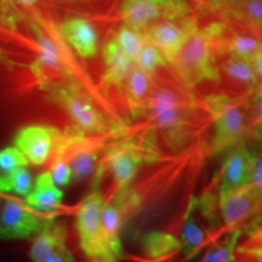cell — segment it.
Wrapping results in <instances>:
<instances>
[{"label":"cell","instance_id":"obj_1","mask_svg":"<svg viewBox=\"0 0 262 262\" xmlns=\"http://www.w3.org/2000/svg\"><path fill=\"white\" fill-rule=\"evenodd\" d=\"M225 31L226 26L220 22L205 27H199L196 22L193 25L185 44L171 63L187 89H193L204 81H216L220 78L215 56L220 54Z\"/></svg>","mask_w":262,"mask_h":262},{"label":"cell","instance_id":"obj_2","mask_svg":"<svg viewBox=\"0 0 262 262\" xmlns=\"http://www.w3.org/2000/svg\"><path fill=\"white\" fill-rule=\"evenodd\" d=\"M39 86L47 100L61 107L73 120L74 126L88 135H103L122 130L119 124L111 122L98 110L89 95L74 81L51 80Z\"/></svg>","mask_w":262,"mask_h":262},{"label":"cell","instance_id":"obj_3","mask_svg":"<svg viewBox=\"0 0 262 262\" xmlns=\"http://www.w3.org/2000/svg\"><path fill=\"white\" fill-rule=\"evenodd\" d=\"M194 106L189 98L168 86L150 90L143 116L165 136L170 146H180L189 135Z\"/></svg>","mask_w":262,"mask_h":262},{"label":"cell","instance_id":"obj_4","mask_svg":"<svg viewBox=\"0 0 262 262\" xmlns=\"http://www.w3.org/2000/svg\"><path fill=\"white\" fill-rule=\"evenodd\" d=\"M205 106L210 112L215 125L212 152H222L235 145L247 127V118L238 98L224 94L210 95L205 98Z\"/></svg>","mask_w":262,"mask_h":262},{"label":"cell","instance_id":"obj_5","mask_svg":"<svg viewBox=\"0 0 262 262\" xmlns=\"http://www.w3.org/2000/svg\"><path fill=\"white\" fill-rule=\"evenodd\" d=\"M55 158L70 165L72 179L79 181L94 175L98 169V143L77 126L67 127L54 148Z\"/></svg>","mask_w":262,"mask_h":262},{"label":"cell","instance_id":"obj_6","mask_svg":"<svg viewBox=\"0 0 262 262\" xmlns=\"http://www.w3.org/2000/svg\"><path fill=\"white\" fill-rule=\"evenodd\" d=\"M191 6L186 0H123L120 6L124 26L141 33L159 18H187Z\"/></svg>","mask_w":262,"mask_h":262},{"label":"cell","instance_id":"obj_7","mask_svg":"<svg viewBox=\"0 0 262 262\" xmlns=\"http://www.w3.org/2000/svg\"><path fill=\"white\" fill-rule=\"evenodd\" d=\"M104 198L95 186L93 192L84 199L77 214V229L79 233L80 247L89 257L114 256L104 239L101 212L104 205ZM118 258V257H117Z\"/></svg>","mask_w":262,"mask_h":262},{"label":"cell","instance_id":"obj_8","mask_svg":"<svg viewBox=\"0 0 262 262\" xmlns=\"http://www.w3.org/2000/svg\"><path fill=\"white\" fill-rule=\"evenodd\" d=\"M140 205V196L129 187L118 189L111 202L104 203L101 212V225L111 253L118 258L123 256L120 231L126 219Z\"/></svg>","mask_w":262,"mask_h":262},{"label":"cell","instance_id":"obj_9","mask_svg":"<svg viewBox=\"0 0 262 262\" xmlns=\"http://www.w3.org/2000/svg\"><path fill=\"white\" fill-rule=\"evenodd\" d=\"M49 217L17 199L10 198L0 214V241L33 237L44 227Z\"/></svg>","mask_w":262,"mask_h":262},{"label":"cell","instance_id":"obj_10","mask_svg":"<svg viewBox=\"0 0 262 262\" xmlns=\"http://www.w3.org/2000/svg\"><path fill=\"white\" fill-rule=\"evenodd\" d=\"M61 131L54 126L28 125L15 137V147L24 153L28 163L42 165L54 152Z\"/></svg>","mask_w":262,"mask_h":262},{"label":"cell","instance_id":"obj_11","mask_svg":"<svg viewBox=\"0 0 262 262\" xmlns=\"http://www.w3.org/2000/svg\"><path fill=\"white\" fill-rule=\"evenodd\" d=\"M152 156H155L152 150H142L136 146L125 143L113 147L101 164L104 169L111 170L118 189H122L129 187L142 163L146 159H152Z\"/></svg>","mask_w":262,"mask_h":262},{"label":"cell","instance_id":"obj_12","mask_svg":"<svg viewBox=\"0 0 262 262\" xmlns=\"http://www.w3.org/2000/svg\"><path fill=\"white\" fill-rule=\"evenodd\" d=\"M195 22L196 18L194 17L185 18L182 26L173 24L171 21L159 22L149 26L142 34L146 41L155 45L162 52L166 63L171 64Z\"/></svg>","mask_w":262,"mask_h":262},{"label":"cell","instance_id":"obj_13","mask_svg":"<svg viewBox=\"0 0 262 262\" xmlns=\"http://www.w3.org/2000/svg\"><path fill=\"white\" fill-rule=\"evenodd\" d=\"M32 28L37 39V58L32 63L31 70L40 85L50 81L54 74L63 73L67 67L63 52L56 39L47 34L37 25Z\"/></svg>","mask_w":262,"mask_h":262},{"label":"cell","instance_id":"obj_14","mask_svg":"<svg viewBox=\"0 0 262 262\" xmlns=\"http://www.w3.org/2000/svg\"><path fill=\"white\" fill-rule=\"evenodd\" d=\"M261 189L247 185L220 199L222 219L227 228L232 231L239 229V226L244 225L251 215L256 214L260 206Z\"/></svg>","mask_w":262,"mask_h":262},{"label":"cell","instance_id":"obj_15","mask_svg":"<svg viewBox=\"0 0 262 262\" xmlns=\"http://www.w3.org/2000/svg\"><path fill=\"white\" fill-rule=\"evenodd\" d=\"M253 157L243 142L235 147L225 163L220 188H219V198H224L229 193L249 185Z\"/></svg>","mask_w":262,"mask_h":262},{"label":"cell","instance_id":"obj_16","mask_svg":"<svg viewBox=\"0 0 262 262\" xmlns=\"http://www.w3.org/2000/svg\"><path fill=\"white\" fill-rule=\"evenodd\" d=\"M64 40L80 57L90 58L97 52V34L88 19L73 17L63 22L61 27Z\"/></svg>","mask_w":262,"mask_h":262},{"label":"cell","instance_id":"obj_17","mask_svg":"<svg viewBox=\"0 0 262 262\" xmlns=\"http://www.w3.org/2000/svg\"><path fill=\"white\" fill-rule=\"evenodd\" d=\"M67 229L64 222L57 221L55 217H49L47 224L34 235L31 248V258L33 262H45L49 256L62 245H66Z\"/></svg>","mask_w":262,"mask_h":262},{"label":"cell","instance_id":"obj_18","mask_svg":"<svg viewBox=\"0 0 262 262\" xmlns=\"http://www.w3.org/2000/svg\"><path fill=\"white\" fill-rule=\"evenodd\" d=\"M103 60L106 64V70L102 75L103 88L120 86L125 81L134 61L120 49L114 38L104 44Z\"/></svg>","mask_w":262,"mask_h":262},{"label":"cell","instance_id":"obj_19","mask_svg":"<svg viewBox=\"0 0 262 262\" xmlns=\"http://www.w3.org/2000/svg\"><path fill=\"white\" fill-rule=\"evenodd\" d=\"M63 193L52 181L49 171L41 172L35 180L32 191L26 195V204L33 210L49 212L61 206Z\"/></svg>","mask_w":262,"mask_h":262},{"label":"cell","instance_id":"obj_20","mask_svg":"<svg viewBox=\"0 0 262 262\" xmlns=\"http://www.w3.org/2000/svg\"><path fill=\"white\" fill-rule=\"evenodd\" d=\"M152 90L150 75L140 70L134 63L125 79V93L131 113L134 116H143L148 96Z\"/></svg>","mask_w":262,"mask_h":262},{"label":"cell","instance_id":"obj_21","mask_svg":"<svg viewBox=\"0 0 262 262\" xmlns=\"http://www.w3.org/2000/svg\"><path fill=\"white\" fill-rule=\"evenodd\" d=\"M141 247L147 257L150 260H159L179 249L180 242L165 232H148L141 238Z\"/></svg>","mask_w":262,"mask_h":262},{"label":"cell","instance_id":"obj_22","mask_svg":"<svg viewBox=\"0 0 262 262\" xmlns=\"http://www.w3.org/2000/svg\"><path fill=\"white\" fill-rule=\"evenodd\" d=\"M231 54L243 60L250 61L257 54H261V41L248 34H233L231 38L221 40L220 54Z\"/></svg>","mask_w":262,"mask_h":262},{"label":"cell","instance_id":"obj_23","mask_svg":"<svg viewBox=\"0 0 262 262\" xmlns=\"http://www.w3.org/2000/svg\"><path fill=\"white\" fill-rule=\"evenodd\" d=\"M205 233L201 226L196 224L192 212H188L186 220L183 222L180 248L186 256H192L199 248L204 244Z\"/></svg>","mask_w":262,"mask_h":262},{"label":"cell","instance_id":"obj_24","mask_svg":"<svg viewBox=\"0 0 262 262\" xmlns=\"http://www.w3.org/2000/svg\"><path fill=\"white\" fill-rule=\"evenodd\" d=\"M242 235V229H233L224 241L209 249L201 262H233L235 248Z\"/></svg>","mask_w":262,"mask_h":262},{"label":"cell","instance_id":"obj_25","mask_svg":"<svg viewBox=\"0 0 262 262\" xmlns=\"http://www.w3.org/2000/svg\"><path fill=\"white\" fill-rule=\"evenodd\" d=\"M224 71L229 75V78L234 79L235 81H239L242 84L247 85H256L257 84V75L251 68L249 61L243 60V58L233 56L226 61L224 64Z\"/></svg>","mask_w":262,"mask_h":262},{"label":"cell","instance_id":"obj_26","mask_svg":"<svg viewBox=\"0 0 262 262\" xmlns=\"http://www.w3.org/2000/svg\"><path fill=\"white\" fill-rule=\"evenodd\" d=\"M140 70H142L145 73L152 75L155 74L160 66L166 64V61L158 49L155 45L149 44L145 40V44L142 45L141 50L134 62Z\"/></svg>","mask_w":262,"mask_h":262},{"label":"cell","instance_id":"obj_27","mask_svg":"<svg viewBox=\"0 0 262 262\" xmlns=\"http://www.w3.org/2000/svg\"><path fill=\"white\" fill-rule=\"evenodd\" d=\"M114 39L117 40L120 49L135 62L137 54L140 52L142 45L145 44V37H143L142 33L134 31V29L126 27V26H123V27L119 28Z\"/></svg>","mask_w":262,"mask_h":262},{"label":"cell","instance_id":"obj_28","mask_svg":"<svg viewBox=\"0 0 262 262\" xmlns=\"http://www.w3.org/2000/svg\"><path fill=\"white\" fill-rule=\"evenodd\" d=\"M33 188V180L26 168H17L5 176V192H15L26 196Z\"/></svg>","mask_w":262,"mask_h":262},{"label":"cell","instance_id":"obj_29","mask_svg":"<svg viewBox=\"0 0 262 262\" xmlns=\"http://www.w3.org/2000/svg\"><path fill=\"white\" fill-rule=\"evenodd\" d=\"M27 165V158L16 147H8L0 150V169L6 173L17 168H26Z\"/></svg>","mask_w":262,"mask_h":262},{"label":"cell","instance_id":"obj_30","mask_svg":"<svg viewBox=\"0 0 262 262\" xmlns=\"http://www.w3.org/2000/svg\"><path fill=\"white\" fill-rule=\"evenodd\" d=\"M242 19L253 27L255 31H260L262 22V0H245L242 10Z\"/></svg>","mask_w":262,"mask_h":262},{"label":"cell","instance_id":"obj_31","mask_svg":"<svg viewBox=\"0 0 262 262\" xmlns=\"http://www.w3.org/2000/svg\"><path fill=\"white\" fill-rule=\"evenodd\" d=\"M49 172H50L52 181L57 187H64V186L70 185V182L72 181V171L70 165L61 159L54 158Z\"/></svg>","mask_w":262,"mask_h":262},{"label":"cell","instance_id":"obj_32","mask_svg":"<svg viewBox=\"0 0 262 262\" xmlns=\"http://www.w3.org/2000/svg\"><path fill=\"white\" fill-rule=\"evenodd\" d=\"M245 0H216V10L227 12L232 17L242 21V10H243Z\"/></svg>","mask_w":262,"mask_h":262},{"label":"cell","instance_id":"obj_33","mask_svg":"<svg viewBox=\"0 0 262 262\" xmlns=\"http://www.w3.org/2000/svg\"><path fill=\"white\" fill-rule=\"evenodd\" d=\"M261 157L254 156L250 165V179H249V185H253L255 187L262 188V166H261Z\"/></svg>","mask_w":262,"mask_h":262},{"label":"cell","instance_id":"obj_34","mask_svg":"<svg viewBox=\"0 0 262 262\" xmlns=\"http://www.w3.org/2000/svg\"><path fill=\"white\" fill-rule=\"evenodd\" d=\"M45 262H75L73 255L71 254V251L68 250L67 244L62 245L57 249L56 251H54L49 258Z\"/></svg>","mask_w":262,"mask_h":262},{"label":"cell","instance_id":"obj_35","mask_svg":"<svg viewBox=\"0 0 262 262\" xmlns=\"http://www.w3.org/2000/svg\"><path fill=\"white\" fill-rule=\"evenodd\" d=\"M119 258L116 256H102V257H93L90 262H118Z\"/></svg>","mask_w":262,"mask_h":262},{"label":"cell","instance_id":"obj_36","mask_svg":"<svg viewBox=\"0 0 262 262\" xmlns=\"http://www.w3.org/2000/svg\"><path fill=\"white\" fill-rule=\"evenodd\" d=\"M15 3H17L19 5H24V6H31L34 5L35 3H38L39 0H14Z\"/></svg>","mask_w":262,"mask_h":262},{"label":"cell","instance_id":"obj_37","mask_svg":"<svg viewBox=\"0 0 262 262\" xmlns=\"http://www.w3.org/2000/svg\"><path fill=\"white\" fill-rule=\"evenodd\" d=\"M0 192H5V176L0 175Z\"/></svg>","mask_w":262,"mask_h":262},{"label":"cell","instance_id":"obj_38","mask_svg":"<svg viewBox=\"0 0 262 262\" xmlns=\"http://www.w3.org/2000/svg\"><path fill=\"white\" fill-rule=\"evenodd\" d=\"M5 61H6V58L4 57V54L0 51V62H5Z\"/></svg>","mask_w":262,"mask_h":262}]
</instances>
